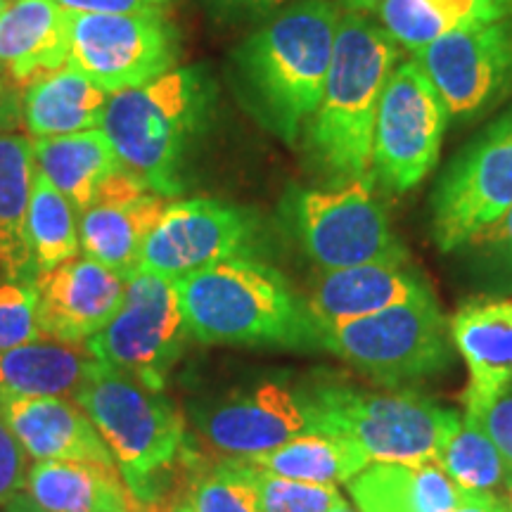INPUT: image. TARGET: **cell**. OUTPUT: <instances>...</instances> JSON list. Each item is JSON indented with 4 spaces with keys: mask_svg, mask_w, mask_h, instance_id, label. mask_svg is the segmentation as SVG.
<instances>
[{
    "mask_svg": "<svg viewBox=\"0 0 512 512\" xmlns=\"http://www.w3.org/2000/svg\"><path fill=\"white\" fill-rule=\"evenodd\" d=\"M373 17L399 48L415 53L441 36L512 17V0H384Z\"/></svg>",
    "mask_w": 512,
    "mask_h": 512,
    "instance_id": "27",
    "label": "cell"
},
{
    "mask_svg": "<svg viewBox=\"0 0 512 512\" xmlns=\"http://www.w3.org/2000/svg\"><path fill=\"white\" fill-rule=\"evenodd\" d=\"M34 162L79 216L93 207L102 183L124 166L102 128L72 136L34 138Z\"/></svg>",
    "mask_w": 512,
    "mask_h": 512,
    "instance_id": "26",
    "label": "cell"
},
{
    "mask_svg": "<svg viewBox=\"0 0 512 512\" xmlns=\"http://www.w3.org/2000/svg\"><path fill=\"white\" fill-rule=\"evenodd\" d=\"M74 401L105 439L138 505H157L159 479L183 456L188 439L185 418L174 401L98 361Z\"/></svg>",
    "mask_w": 512,
    "mask_h": 512,
    "instance_id": "5",
    "label": "cell"
},
{
    "mask_svg": "<svg viewBox=\"0 0 512 512\" xmlns=\"http://www.w3.org/2000/svg\"><path fill=\"white\" fill-rule=\"evenodd\" d=\"M242 465L252 479L261 512H330L344 498L337 484H311L278 477L247 460H242Z\"/></svg>",
    "mask_w": 512,
    "mask_h": 512,
    "instance_id": "32",
    "label": "cell"
},
{
    "mask_svg": "<svg viewBox=\"0 0 512 512\" xmlns=\"http://www.w3.org/2000/svg\"><path fill=\"white\" fill-rule=\"evenodd\" d=\"M320 332L323 349L384 387L444 373L456 349L434 294Z\"/></svg>",
    "mask_w": 512,
    "mask_h": 512,
    "instance_id": "8",
    "label": "cell"
},
{
    "mask_svg": "<svg viewBox=\"0 0 512 512\" xmlns=\"http://www.w3.org/2000/svg\"><path fill=\"white\" fill-rule=\"evenodd\" d=\"M34 171V140L15 131L0 133V273L10 283L34 285L38 278L27 238Z\"/></svg>",
    "mask_w": 512,
    "mask_h": 512,
    "instance_id": "25",
    "label": "cell"
},
{
    "mask_svg": "<svg viewBox=\"0 0 512 512\" xmlns=\"http://www.w3.org/2000/svg\"><path fill=\"white\" fill-rule=\"evenodd\" d=\"M304 387L311 403V432L356 441L370 463H432L463 418L408 389L370 392L335 380Z\"/></svg>",
    "mask_w": 512,
    "mask_h": 512,
    "instance_id": "6",
    "label": "cell"
},
{
    "mask_svg": "<svg viewBox=\"0 0 512 512\" xmlns=\"http://www.w3.org/2000/svg\"><path fill=\"white\" fill-rule=\"evenodd\" d=\"M242 460L271 475L311 484H347L370 465L366 451L356 441L323 432H304L273 451Z\"/></svg>",
    "mask_w": 512,
    "mask_h": 512,
    "instance_id": "29",
    "label": "cell"
},
{
    "mask_svg": "<svg viewBox=\"0 0 512 512\" xmlns=\"http://www.w3.org/2000/svg\"><path fill=\"white\" fill-rule=\"evenodd\" d=\"M451 121L484 119L512 95V17L486 27L441 36L415 50Z\"/></svg>",
    "mask_w": 512,
    "mask_h": 512,
    "instance_id": "15",
    "label": "cell"
},
{
    "mask_svg": "<svg viewBox=\"0 0 512 512\" xmlns=\"http://www.w3.org/2000/svg\"><path fill=\"white\" fill-rule=\"evenodd\" d=\"M192 512H261L252 479L240 458H226L192 484L188 501Z\"/></svg>",
    "mask_w": 512,
    "mask_h": 512,
    "instance_id": "33",
    "label": "cell"
},
{
    "mask_svg": "<svg viewBox=\"0 0 512 512\" xmlns=\"http://www.w3.org/2000/svg\"><path fill=\"white\" fill-rule=\"evenodd\" d=\"M188 337L209 347L318 351L323 332L278 268L230 259L174 280Z\"/></svg>",
    "mask_w": 512,
    "mask_h": 512,
    "instance_id": "3",
    "label": "cell"
},
{
    "mask_svg": "<svg viewBox=\"0 0 512 512\" xmlns=\"http://www.w3.org/2000/svg\"><path fill=\"white\" fill-rule=\"evenodd\" d=\"M512 207V107L467 143L434 185L432 240L458 252Z\"/></svg>",
    "mask_w": 512,
    "mask_h": 512,
    "instance_id": "10",
    "label": "cell"
},
{
    "mask_svg": "<svg viewBox=\"0 0 512 512\" xmlns=\"http://www.w3.org/2000/svg\"><path fill=\"white\" fill-rule=\"evenodd\" d=\"M448 124L451 114L420 64L413 57L396 64L375 119V183L394 195L418 188L437 166Z\"/></svg>",
    "mask_w": 512,
    "mask_h": 512,
    "instance_id": "12",
    "label": "cell"
},
{
    "mask_svg": "<svg viewBox=\"0 0 512 512\" xmlns=\"http://www.w3.org/2000/svg\"><path fill=\"white\" fill-rule=\"evenodd\" d=\"M458 252L465 254L484 285L496 292H512V207Z\"/></svg>",
    "mask_w": 512,
    "mask_h": 512,
    "instance_id": "34",
    "label": "cell"
},
{
    "mask_svg": "<svg viewBox=\"0 0 512 512\" xmlns=\"http://www.w3.org/2000/svg\"><path fill=\"white\" fill-rule=\"evenodd\" d=\"M64 10L74 12H166L178 0H57Z\"/></svg>",
    "mask_w": 512,
    "mask_h": 512,
    "instance_id": "39",
    "label": "cell"
},
{
    "mask_svg": "<svg viewBox=\"0 0 512 512\" xmlns=\"http://www.w3.org/2000/svg\"><path fill=\"white\" fill-rule=\"evenodd\" d=\"M463 494L501 496L510 465L486 432L482 415L463 413L458 430L434 460Z\"/></svg>",
    "mask_w": 512,
    "mask_h": 512,
    "instance_id": "30",
    "label": "cell"
},
{
    "mask_svg": "<svg viewBox=\"0 0 512 512\" xmlns=\"http://www.w3.org/2000/svg\"><path fill=\"white\" fill-rule=\"evenodd\" d=\"M29 456L0 413V508L27 489Z\"/></svg>",
    "mask_w": 512,
    "mask_h": 512,
    "instance_id": "36",
    "label": "cell"
},
{
    "mask_svg": "<svg viewBox=\"0 0 512 512\" xmlns=\"http://www.w3.org/2000/svg\"><path fill=\"white\" fill-rule=\"evenodd\" d=\"M22 121V95L12 81L0 76V133H12Z\"/></svg>",
    "mask_w": 512,
    "mask_h": 512,
    "instance_id": "40",
    "label": "cell"
},
{
    "mask_svg": "<svg viewBox=\"0 0 512 512\" xmlns=\"http://www.w3.org/2000/svg\"><path fill=\"white\" fill-rule=\"evenodd\" d=\"M266 245V226L256 211L214 197H190L166 204L147 235L138 271L178 280L221 261L259 259Z\"/></svg>",
    "mask_w": 512,
    "mask_h": 512,
    "instance_id": "13",
    "label": "cell"
},
{
    "mask_svg": "<svg viewBox=\"0 0 512 512\" xmlns=\"http://www.w3.org/2000/svg\"><path fill=\"white\" fill-rule=\"evenodd\" d=\"M342 12H354V15H370L373 17L382 8L384 0H335Z\"/></svg>",
    "mask_w": 512,
    "mask_h": 512,
    "instance_id": "42",
    "label": "cell"
},
{
    "mask_svg": "<svg viewBox=\"0 0 512 512\" xmlns=\"http://www.w3.org/2000/svg\"><path fill=\"white\" fill-rule=\"evenodd\" d=\"M3 72H5V69H3V64H0V76H3Z\"/></svg>",
    "mask_w": 512,
    "mask_h": 512,
    "instance_id": "49",
    "label": "cell"
},
{
    "mask_svg": "<svg viewBox=\"0 0 512 512\" xmlns=\"http://www.w3.org/2000/svg\"><path fill=\"white\" fill-rule=\"evenodd\" d=\"M36 318L43 337L64 344H83L117 316L126 280L88 256H74L38 273Z\"/></svg>",
    "mask_w": 512,
    "mask_h": 512,
    "instance_id": "16",
    "label": "cell"
},
{
    "mask_svg": "<svg viewBox=\"0 0 512 512\" xmlns=\"http://www.w3.org/2000/svg\"><path fill=\"white\" fill-rule=\"evenodd\" d=\"M171 512H192V508H190V505H188V503H178V505H176V508H174V510H171Z\"/></svg>",
    "mask_w": 512,
    "mask_h": 512,
    "instance_id": "46",
    "label": "cell"
},
{
    "mask_svg": "<svg viewBox=\"0 0 512 512\" xmlns=\"http://www.w3.org/2000/svg\"><path fill=\"white\" fill-rule=\"evenodd\" d=\"M41 337L34 285L5 280L0 285V351L22 347Z\"/></svg>",
    "mask_w": 512,
    "mask_h": 512,
    "instance_id": "35",
    "label": "cell"
},
{
    "mask_svg": "<svg viewBox=\"0 0 512 512\" xmlns=\"http://www.w3.org/2000/svg\"><path fill=\"white\" fill-rule=\"evenodd\" d=\"M12 3V0H0V15H3L5 12V8H8V5Z\"/></svg>",
    "mask_w": 512,
    "mask_h": 512,
    "instance_id": "47",
    "label": "cell"
},
{
    "mask_svg": "<svg viewBox=\"0 0 512 512\" xmlns=\"http://www.w3.org/2000/svg\"><path fill=\"white\" fill-rule=\"evenodd\" d=\"M166 209L164 197L155 192L124 202L93 204L79 216L81 252L88 259L131 280L140 266V252Z\"/></svg>",
    "mask_w": 512,
    "mask_h": 512,
    "instance_id": "22",
    "label": "cell"
},
{
    "mask_svg": "<svg viewBox=\"0 0 512 512\" xmlns=\"http://www.w3.org/2000/svg\"><path fill=\"white\" fill-rule=\"evenodd\" d=\"M190 420L207 444L228 458H254L311 432L306 387L259 380L190 406Z\"/></svg>",
    "mask_w": 512,
    "mask_h": 512,
    "instance_id": "14",
    "label": "cell"
},
{
    "mask_svg": "<svg viewBox=\"0 0 512 512\" xmlns=\"http://www.w3.org/2000/svg\"><path fill=\"white\" fill-rule=\"evenodd\" d=\"M138 512H159V505H150V508H140Z\"/></svg>",
    "mask_w": 512,
    "mask_h": 512,
    "instance_id": "48",
    "label": "cell"
},
{
    "mask_svg": "<svg viewBox=\"0 0 512 512\" xmlns=\"http://www.w3.org/2000/svg\"><path fill=\"white\" fill-rule=\"evenodd\" d=\"M448 512H510L503 496L494 494H465L456 508Z\"/></svg>",
    "mask_w": 512,
    "mask_h": 512,
    "instance_id": "41",
    "label": "cell"
},
{
    "mask_svg": "<svg viewBox=\"0 0 512 512\" xmlns=\"http://www.w3.org/2000/svg\"><path fill=\"white\" fill-rule=\"evenodd\" d=\"M427 294L432 290L408 264H363L320 271L306 304L320 328H330Z\"/></svg>",
    "mask_w": 512,
    "mask_h": 512,
    "instance_id": "19",
    "label": "cell"
},
{
    "mask_svg": "<svg viewBox=\"0 0 512 512\" xmlns=\"http://www.w3.org/2000/svg\"><path fill=\"white\" fill-rule=\"evenodd\" d=\"M110 93L72 67L38 74L22 93V121L31 138L72 136L100 128Z\"/></svg>",
    "mask_w": 512,
    "mask_h": 512,
    "instance_id": "23",
    "label": "cell"
},
{
    "mask_svg": "<svg viewBox=\"0 0 512 512\" xmlns=\"http://www.w3.org/2000/svg\"><path fill=\"white\" fill-rule=\"evenodd\" d=\"M27 496L46 512H138L117 467L76 460H36L27 475Z\"/></svg>",
    "mask_w": 512,
    "mask_h": 512,
    "instance_id": "21",
    "label": "cell"
},
{
    "mask_svg": "<svg viewBox=\"0 0 512 512\" xmlns=\"http://www.w3.org/2000/svg\"><path fill=\"white\" fill-rule=\"evenodd\" d=\"M339 19L335 0H292L230 50L235 98L280 143L297 145L316 112Z\"/></svg>",
    "mask_w": 512,
    "mask_h": 512,
    "instance_id": "1",
    "label": "cell"
},
{
    "mask_svg": "<svg viewBox=\"0 0 512 512\" xmlns=\"http://www.w3.org/2000/svg\"><path fill=\"white\" fill-rule=\"evenodd\" d=\"M0 413L31 458L117 467L105 439L76 401L0 389Z\"/></svg>",
    "mask_w": 512,
    "mask_h": 512,
    "instance_id": "17",
    "label": "cell"
},
{
    "mask_svg": "<svg viewBox=\"0 0 512 512\" xmlns=\"http://www.w3.org/2000/svg\"><path fill=\"white\" fill-rule=\"evenodd\" d=\"M67 67L110 95L143 86L178 67L181 29L166 12L64 10Z\"/></svg>",
    "mask_w": 512,
    "mask_h": 512,
    "instance_id": "9",
    "label": "cell"
},
{
    "mask_svg": "<svg viewBox=\"0 0 512 512\" xmlns=\"http://www.w3.org/2000/svg\"><path fill=\"white\" fill-rule=\"evenodd\" d=\"M27 238L38 273L53 271L81 252L79 214L38 169L31 181Z\"/></svg>",
    "mask_w": 512,
    "mask_h": 512,
    "instance_id": "31",
    "label": "cell"
},
{
    "mask_svg": "<svg viewBox=\"0 0 512 512\" xmlns=\"http://www.w3.org/2000/svg\"><path fill=\"white\" fill-rule=\"evenodd\" d=\"M465 361V413L484 415L512 384V299H477L448 320Z\"/></svg>",
    "mask_w": 512,
    "mask_h": 512,
    "instance_id": "18",
    "label": "cell"
},
{
    "mask_svg": "<svg viewBox=\"0 0 512 512\" xmlns=\"http://www.w3.org/2000/svg\"><path fill=\"white\" fill-rule=\"evenodd\" d=\"M67 62L64 8L57 0H12L0 15V64L10 81H31Z\"/></svg>",
    "mask_w": 512,
    "mask_h": 512,
    "instance_id": "24",
    "label": "cell"
},
{
    "mask_svg": "<svg viewBox=\"0 0 512 512\" xmlns=\"http://www.w3.org/2000/svg\"><path fill=\"white\" fill-rule=\"evenodd\" d=\"M0 512H46L41 505H36L27 494H17L10 503H5Z\"/></svg>",
    "mask_w": 512,
    "mask_h": 512,
    "instance_id": "43",
    "label": "cell"
},
{
    "mask_svg": "<svg viewBox=\"0 0 512 512\" xmlns=\"http://www.w3.org/2000/svg\"><path fill=\"white\" fill-rule=\"evenodd\" d=\"M188 330L174 280L152 271H136L126 280L117 316L83 349L102 366L136 377L145 387L164 392L169 373L181 358Z\"/></svg>",
    "mask_w": 512,
    "mask_h": 512,
    "instance_id": "11",
    "label": "cell"
},
{
    "mask_svg": "<svg viewBox=\"0 0 512 512\" xmlns=\"http://www.w3.org/2000/svg\"><path fill=\"white\" fill-rule=\"evenodd\" d=\"M482 422L498 451L503 453L505 463L512 467V384L486 408Z\"/></svg>",
    "mask_w": 512,
    "mask_h": 512,
    "instance_id": "38",
    "label": "cell"
},
{
    "mask_svg": "<svg viewBox=\"0 0 512 512\" xmlns=\"http://www.w3.org/2000/svg\"><path fill=\"white\" fill-rule=\"evenodd\" d=\"M399 62V43L377 19L342 12L323 95L304 131L309 166L328 185L370 174L377 110Z\"/></svg>",
    "mask_w": 512,
    "mask_h": 512,
    "instance_id": "4",
    "label": "cell"
},
{
    "mask_svg": "<svg viewBox=\"0 0 512 512\" xmlns=\"http://www.w3.org/2000/svg\"><path fill=\"white\" fill-rule=\"evenodd\" d=\"M505 505H508V510L512 512V467L508 470V477H505V484H503V491H501Z\"/></svg>",
    "mask_w": 512,
    "mask_h": 512,
    "instance_id": "44",
    "label": "cell"
},
{
    "mask_svg": "<svg viewBox=\"0 0 512 512\" xmlns=\"http://www.w3.org/2000/svg\"><path fill=\"white\" fill-rule=\"evenodd\" d=\"M216 105L219 83L207 64H178L143 86L110 95L100 128L124 169L166 200L188 188Z\"/></svg>",
    "mask_w": 512,
    "mask_h": 512,
    "instance_id": "2",
    "label": "cell"
},
{
    "mask_svg": "<svg viewBox=\"0 0 512 512\" xmlns=\"http://www.w3.org/2000/svg\"><path fill=\"white\" fill-rule=\"evenodd\" d=\"M290 3L292 0H200L202 10L223 27L261 24Z\"/></svg>",
    "mask_w": 512,
    "mask_h": 512,
    "instance_id": "37",
    "label": "cell"
},
{
    "mask_svg": "<svg viewBox=\"0 0 512 512\" xmlns=\"http://www.w3.org/2000/svg\"><path fill=\"white\" fill-rule=\"evenodd\" d=\"M95 366L86 349L64 342H34L0 351V389L22 396L76 399Z\"/></svg>",
    "mask_w": 512,
    "mask_h": 512,
    "instance_id": "28",
    "label": "cell"
},
{
    "mask_svg": "<svg viewBox=\"0 0 512 512\" xmlns=\"http://www.w3.org/2000/svg\"><path fill=\"white\" fill-rule=\"evenodd\" d=\"M375 185L373 174H368L344 185L287 188L280 200V219L320 271L408 264V249L394 233Z\"/></svg>",
    "mask_w": 512,
    "mask_h": 512,
    "instance_id": "7",
    "label": "cell"
},
{
    "mask_svg": "<svg viewBox=\"0 0 512 512\" xmlns=\"http://www.w3.org/2000/svg\"><path fill=\"white\" fill-rule=\"evenodd\" d=\"M361 512H448L465 494L434 463H370L347 482Z\"/></svg>",
    "mask_w": 512,
    "mask_h": 512,
    "instance_id": "20",
    "label": "cell"
},
{
    "mask_svg": "<svg viewBox=\"0 0 512 512\" xmlns=\"http://www.w3.org/2000/svg\"><path fill=\"white\" fill-rule=\"evenodd\" d=\"M330 512H361V510H358L356 505H351V503L347 501V498H342V501H339Z\"/></svg>",
    "mask_w": 512,
    "mask_h": 512,
    "instance_id": "45",
    "label": "cell"
}]
</instances>
